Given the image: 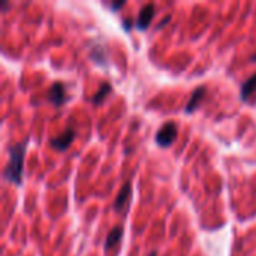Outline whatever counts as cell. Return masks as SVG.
I'll return each instance as SVG.
<instances>
[{"mask_svg":"<svg viewBox=\"0 0 256 256\" xmlns=\"http://www.w3.org/2000/svg\"><path fill=\"white\" fill-rule=\"evenodd\" d=\"M27 150V142L15 144L9 148V160L4 166L3 176L6 182L21 186L22 182V166H24V156Z\"/></svg>","mask_w":256,"mask_h":256,"instance_id":"cell-1","label":"cell"},{"mask_svg":"<svg viewBox=\"0 0 256 256\" xmlns=\"http://www.w3.org/2000/svg\"><path fill=\"white\" fill-rule=\"evenodd\" d=\"M178 136V129L177 124L172 122L165 123L156 134V144L159 147H170Z\"/></svg>","mask_w":256,"mask_h":256,"instance_id":"cell-2","label":"cell"},{"mask_svg":"<svg viewBox=\"0 0 256 256\" xmlns=\"http://www.w3.org/2000/svg\"><path fill=\"white\" fill-rule=\"evenodd\" d=\"M48 99L52 105L56 106H62L66 100H68V93H66V87L63 82L56 81L50 90H48Z\"/></svg>","mask_w":256,"mask_h":256,"instance_id":"cell-3","label":"cell"},{"mask_svg":"<svg viewBox=\"0 0 256 256\" xmlns=\"http://www.w3.org/2000/svg\"><path fill=\"white\" fill-rule=\"evenodd\" d=\"M75 138V132L72 129H66L62 135L56 136V138H51L50 140V146L58 152H64L70 147L72 141Z\"/></svg>","mask_w":256,"mask_h":256,"instance_id":"cell-4","label":"cell"},{"mask_svg":"<svg viewBox=\"0 0 256 256\" xmlns=\"http://www.w3.org/2000/svg\"><path fill=\"white\" fill-rule=\"evenodd\" d=\"M122 237H123V228L122 226H116L108 232V236L105 238V244H104V249H105L106 255L114 252L118 248V244L122 242Z\"/></svg>","mask_w":256,"mask_h":256,"instance_id":"cell-5","label":"cell"},{"mask_svg":"<svg viewBox=\"0 0 256 256\" xmlns=\"http://www.w3.org/2000/svg\"><path fill=\"white\" fill-rule=\"evenodd\" d=\"M206 93H207V88H206L204 86H200V87H196V88L194 90V93H192V96H190L189 102L186 104L184 112H186V114H192V112H195V111L200 108L201 102L204 100V98H206Z\"/></svg>","mask_w":256,"mask_h":256,"instance_id":"cell-6","label":"cell"},{"mask_svg":"<svg viewBox=\"0 0 256 256\" xmlns=\"http://www.w3.org/2000/svg\"><path fill=\"white\" fill-rule=\"evenodd\" d=\"M153 16H154V4L148 3V4H146V6L141 9V12H140V15H138V20H136V27H138L140 30L148 28V26H150Z\"/></svg>","mask_w":256,"mask_h":256,"instance_id":"cell-7","label":"cell"},{"mask_svg":"<svg viewBox=\"0 0 256 256\" xmlns=\"http://www.w3.org/2000/svg\"><path fill=\"white\" fill-rule=\"evenodd\" d=\"M130 192H132V184L128 182V183H124V186L120 189V192H118V195H117V198H116V201H114V210H116V212H120V210L128 204V201H129V198H130Z\"/></svg>","mask_w":256,"mask_h":256,"instance_id":"cell-8","label":"cell"},{"mask_svg":"<svg viewBox=\"0 0 256 256\" xmlns=\"http://www.w3.org/2000/svg\"><path fill=\"white\" fill-rule=\"evenodd\" d=\"M254 93H256V74H254L252 76H249V78L242 84L240 96H242V99H243L244 102H248Z\"/></svg>","mask_w":256,"mask_h":256,"instance_id":"cell-9","label":"cell"},{"mask_svg":"<svg viewBox=\"0 0 256 256\" xmlns=\"http://www.w3.org/2000/svg\"><path fill=\"white\" fill-rule=\"evenodd\" d=\"M111 90H112L111 84H110V82H104V84L99 87V90L94 93V96L92 98V102L96 104V105H100V104L106 99V96L111 93Z\"/></svg>","mask_w":256,"mask_h":256,"instance_id":"cell-10","label":"cell"},{"mask_svg":"<svg viewBox=\"0 0 256 256\" xmlns=\"http://www.w3.org/2000/svg\"><path fill=\"white\" fill-rule=\"evenodd\" d=\"M92 57L94 58V62H96V63H99V64H102V66H105V52H104L102 46L96 45L94 48H92Z\"/></svg>","mask_w":256,"mask_h":256,"instance_id":"cell-11","label":"cell"},{"mask_svg":"<svg viewBox=\"0 0 256 256\" xmlns=\"http://www.w3.org/2000/svg\"><path fill=\"white\" fill-rule=\"evenodd\" d=\"M114 12H117L118 9H122L123 6H124V2H110V3H106Z\"/></svg>","mask_w":256,"mask_h":256,"instance_id":"cell-12","label":"cell"},{"mask_svg":"<svg viewBox=\"0 0 256 256\" xmlns=\"http://www.w3.org/2000/svg\"><path fill=\"white\" fill-rule=\"evenodd\" d=\"M123 27H124V30H128V32H129V30L134 27V21H132V20H129V18H124V20H123Z\"/></svg>","mask_w":256,"mask_h":256,"instance_id":"cell-13","label":"cell"},{"mask_svg":"<svg viewBox=\"0 0 256 256\" xmlns=\"http://www.w3.org/2000/svg\"><path fill=\"white\" fill-rule=\"evenodd\" d=\"M170 20H171V15H166V16H165V18L160 21V24H159V27H158V28H162V27H164V26H165V24H166Z\"/></svg>","mask_w":256,"mask_h":256,"instance_id":"cell-14","label":"cell"},{"mask_svg":"<svg viewBox=\"0 0 256 256\" xmlns=\"http://www.w3.org/2000/svg\"><path fill=\"white\" fill-rule=\"evenodd\" d=\"M252 60H254V62H256V52L254 54V56H252Z\"/></svg>","mask_w":256,"mask_h":256,"instance_id":"cell-15","label":"cell"},{"mask_svg":"<svg viewBox=\"0 0 256 256\" xmlns=\"http://www.w3.org/2000/svg\"><path fill=\"white\" fill-rule=\"evenodd\" d=\"M150 256H156V252H153V254H152V255Z\"/></svg>","mask_w":256,"mask_h":256,"instance_id":"cell-16","label":"cell"}]
</instances>
